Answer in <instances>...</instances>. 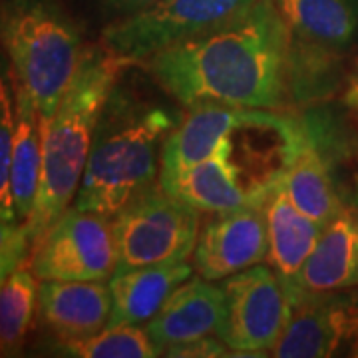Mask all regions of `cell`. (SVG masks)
<instances>
[{
	"label": "cell",
	"instance_id": "1",
	"mask_svg": "<svg viewBox=\"0 0 358 358\" xmlns=\"http://www.w3.org/2000/svg\"><path fill=\"white\" fill-rule=\"evenodd\" d=\"M287 52L289 30L275 0H255L229 22L157 52L143 64L185 108L219 102L279 110L289 100Z\"/></svg>",
	"mask_w": 358,
	"mask_h": 358
},
{
	"label": "cell",
	"instance_id": "16",
	"mask_svg": "<svg viewBox=\"0 0 358 358\" xmlns=\"http://www.w3.org/2000/svg\"><path fill=\"white\" fill-rule=\"evenodd\" d=\"M265 215L268 239L267 263L279 275L291 294L293 305H296L301 299L296 281L319 241L322 225L308 219L291 203L287 193L281 189V183L268 195Z\"/></svg>",
	"mask_w": 358,
	"mask_h": 358
},
{
	"label": "cell",
	"instance_id": "12",
	"mask_svg": "<svg viewBox=\"0 0 358 358\" xmlns=\"http://www.w3.org/2000/svg\"><path fill=\"white\" fill-rule=\"evenodd\" d=\"M289 46L343 62L358 48V0H275Z\"/></svg>",
	"mask_w": 358,
	"mask_h": 358
},
{
	"label": "cell",
	"instance_id": "19",
	"mask_svg": "<svg viewBox=\"0 0 358 358\" xmlns=\"http://www.w3.org/2000/svg\"><path fill=\"white\" fill-rule=\"evenodd\" d=\"M16 84V82H14ZM42 171V126L32 96L16 84V134H14L10 189L16 217L24 223L30 217Z\"/></svg>",
	"mask_w": 358,
	"mask_h": 358
},
{
	"label": "cell",
	"instance_id": "25",
	"mask_svg": "<svg viewBox=\"0 0 358 358\" xmlns=\"http://www.w3.org/2000/svg\"><path fill=\"white\" fill-rule=\"evenodd\" d=\"M96 2H98V8L103 14V18L108 22H112V20H120L129 14L138 13L141 8L150 6L155 0H96Z\"/></svg>",
	"mask_w": 358,
	"mask_h": 358
},
{
	"label": "cell",
	"instance_id": "27",
	"mask_svg": "<svg viewBox=\"0 0 358 358\" xmlns=\"http://www.w3.org/2000/svg\"><path fill=\"white\" fill-rule=\"evenodd\" d=\"M10 273H13V268L8 267V263H6L4 259H0V285L6 281V277H8Z\"/></svg>",
	"mask_w": 358,
	"mask_h": 358
},
{
	"label": "cell",
	"instance_id": "17",
	"mask_svg": "<svg viewBox=\"0 0 358 358\" xmlns=\"http://www.w3.org/2000/svg\"><path fill=\"white\" fill-rule=\"evenodd\" d=\"M176 129L167 136L162 150L159 178L173 176L203 162L213 152L217 141L243 122L249 108L231 103L205 102L187 108Z\"/></svg>",
	"mask_w": 358,
	"mask_h": 358
},
{
	"label": "cell",
	"instance_id": "6",
	"mask_svg": "<svg viewBox=\"0 0 358 358\" xmlns=\"http://www.w3.org/2000/svg\"><path fill=\"white\" fill-rule=\"evenodd\" d=\"M120 271L169 265L193 255L199 211L167 193L159 183L124 205L114 217Z\"/></svg>",
	"mask_w": 358,
	"mask_h": 358
},
{
	"label": "cell",
	"instance_id": "9",
	"mask_svg": "<svg viewBox=\"0 0 358 358\" xmlns=\"http://www.w3.org/2000/svg\"><path fill=\"white\" fill-rule=\"evenodd\" d=\"M38 281H106L117 267L112 217L68 209L30 251Z\"/></svg>",
	"mask_w": 358,
	"mask_h": 358
},
{
	"label": "cell",
	"instance_id": "20",
	"mask_svg": "<svg viewBox=\"0 0 358 358\" xmlns=\"http://www.w3.org/2000/svg\"><path fill=\"white\" fill-rule=\"evenodd\" d=\"M38 277L28 261L0 285V357L24 352L38 308Z\"/></svg>",
	"mask_w": 358,
	"mask_h": 358
},
{
	"label": "cell",
	"instance_id": "2",
	"mask_svg": "<svg viewBox=\"0 0 358 358\" xmlns=\"http://www.w3.org/2000/svg\"><path fill=\"white\" fill-rule=\"evenodd\" d=\"M303 122L263 108H249L203 162L159 178L167 193L199 213L265 205L299 154Z\"/></svg>",
	"mask_w": 358,
	"mask_h": 358
},
{
	"label": "cell",
	"instance_id": "8",
	"mask_svg": "<svg viewBox=\"0 0 358 358\" xmlns=\"http://www.w3.org/2000/svg\"><path fill=\"white\" fill-rule=\"evenodd\" d=\"M225 315L217 336L233 357H267L293 315L287 287L271 265L259 263L223 281Z\"/></svg>",
	"mask_w": 358,
	"mask_h": 358
},
{
	"label": "cell",
	"instance_id": "21",
	"mask_svg": "<svg viewBox=\"0 0 358 358\" xmlns=\"http://www.w3.org/2000/svg\"><path fill=\"white\" fill-rule=\"evenodd\" d=\"M44 348L50 355L74 358H154L159 348L154 345L148 329L141 324L106 327L100 333L78 338L46 343Z\"/></svg>",
	"mask_w": 358,
	"mask_h": 358
},
{
	"label": "cell",
	"instance_id": "29",
	"mask_svg": "<svg viewBox=\"0 0 358 358\" xmlns=\"http://www.w3.org/2000/svg\"><path fill=\"white\" fill-rule=\"evenodd\" d=\"M350 108H352L355 112H358V103H357V106H350Z\"/></svg>",
	"mask_w": 358,
	"mask_h": 358
},
{
	"label": "cell",
	"instance_id": "11",
	"mask_svg": "<svg viewBox=\"0 0 358 358\" xmlns=\"http://www.w3.org/2000/svg\"><path fill=\"white\" fill-rule=\"evenodd\" d=\"M265 205H243L215 213L199 229L193 267L207 281L227 277L267 261Z\"/></svg>",
	"mask_w": 358,
	"mask_h": 358
},
{
	"label": "cell",
	"instance_id": "3",
	"mask_svg": "<svg viewBox=\"0 0 358 358\" xmlns=\"http://www.w3.org/2000/svg\"><path fill=\"white\" fill-rule=\"evenodd\" d=\"M179 120L176 108L145 98L126 78H117L98 117L72 207L114 217L159 183L162 150Z\"/></svg>",
	"mask_w": 358,
	"mask_h": 358
},
{
	"label": "cell",
	"instance_id": "26",
	"mask_svg": "<svg viewBox=\"0 0 358 358\" xmlns=\"http://www.w3.org/2000/svg\"><path fill=\"white\" fill-rule=\"evenodd\" d=\"M346 102L348 106H357L358 103V66H357V76L350 82V88L346 92Z\"/></svg>",
	"mask_w": 358,
	"mask_h": 358
},
{
	"label": "cell",
	"instance_id": "14",
	"mask_svg": "<svg viewBox=\"0 0 358 358\" xmlns=\"http://www.w3.org/2000/svg\"><path fill=\"white\" fill-rule=\"evenodd\" d=\"M225 315V291L201 275L181 282L167 296L164 307L148 320V333L159 355L169 346L183 345L207 334L217 336Z\"/></svg>",
	"mask_w": 358,
	"mask_h": 358
},
{
	"label": "cell",
	"instance_id": "10",
	"mask_svg": "<svg viewBox=\"0 0 358 358\" xmlns=\"http://www.w3.org/2000/svg\"><path fill=\"white\" fill-rule=\"evenodd\" d=\"M358 341V287L305 293L293 308L273 357L324 358Z\"/></svg>",
	"mask_w": 358,
	"mask_h": 358
},
{
	"label": "cell",
	"instance_id": "24",
	"mask_svg": "<svg viewBox=\"0 0 358 358\" xmlns=\"http://www.w3.org/2000/svg\"><path fill=\"white\" fill-rule=\"evenodd\" d=\"M164 357H179V358H221L233 357V350L225 345L221 338H213L211 334L195 338L183 345L169 346L164 350Z\"/></svg>",
	"mask_w": 358,
	"mask_h": 358
},
{
	"label": "cell",
	"instance_id": "28",
	"mask_svg": "<svg viewBox=\"0 0 358 358\" xmlns=\"http://www.w3.org/2000/svg\"><path fill=\"white\" fill-rule=\"evenodd\" d=\"M352 357H358V341H357V345L352 346V352H350Z\"/></svg>",
	"mask_w": 358,
	"mask_h": 358
},
{
	"label": "cell",
	"instance_id": "5",
	"mask_svg": "<svg viewBox=\"0 0 358 358\" xmlns=\"http://www.w3.org/2000/svg\"><path fill=\"white\" fill-rule=\"evenodd\" d=\"M0 48L14 82L50 120L86 52L84 28L62 0H0Z\"/></svg>",
	"mask_w": 358,
	"mask_h": 358
},
{
	"label": "cell",
	"instance_id": "15",
	"mask_svg": "<svg viewBox=\"0 0 358 358\" xmlns=\"http://www.w3.org/2000/svg\"><path fill=\"white\" fill-rule=\"evenodd\" d=\"M352 287H358V193L346 197L343 209L322 227L296 281L301 296Z\"/></svg>",
	"mask_w": 358,
	"mask_h": 358
},
{
	"label": "cell",
	"instance_id": "4",
	"mask_svg": "<svg viewBox=\"0 0 358 358\" xmlns=\"http://www.w3.org/2000/svg\"><path fill=\"white\" fill-rule=\"evenodd\" d=\"M124 62L103 46H90L50 120L42 126V171L34 209L26 221L32 247L72 207L103 102Z\"/></svg>",
	"mask_w": 358,
	"mask_h": 358
},
{
	"label": "cell",
	"instance_id": "23",
	"mask_svg": "<svg viewBox=\"0 0 358 358\" xmlns=\"http://www.w3.org/2000/svg\"><path fill=\"white\" fill-rule=\"evenodd\" d=\"M30 251L32 243L24 223L0 213V259H4L8 267L16 271L28 261Z\"/></svg>",
	"mask_w": 358,
	"mask_h": 358
},
{
	"label": "cell",
	"instance_id": "13",
	"mask_svg": "<svg viewBox=\"0 0 358 358\" xmlns=\"http://www.w3.org/2000/svg\"><path fill=\"white\" fill-rule=\"evenodd\" d=\"M112 296L102 281H40L36 320L46 343L78 341L110 322Z\"/></svg>",
	"mask_w": 358,
	"mask_h": 358
},
{
	"label": "cell",
	"instance_id": "18",
	"mask_svg": "<svg viewBox=\"0 0 358 358\" xmlns=\"http://www.w3.org/2000/svg\"><path fill=\"white\" fill-rule=\"evenodd\" d=\"M193 267L185 261L154 267L120 271L110 277L112 296L110 327L141 324L155 317L167 296L192 277Z\"/></svg>",
	"mask_w": 358,
	"mask_h": 358
},
{
	"label": "cell",
	"instance_id": "7",
	"mask_svg": "<svg viewBox=\"0 0 358 358\" xmlns=\"http://www.w3.org/2000/svg\"><path fill=\"white\" fill-rule=\"evenodd\" d=\"M255 0H155L126 18L108 22L102 46L124 64L205 34L245 13Z\"/></svg>",
	"mask_w": 358,
	"mask_h": 358
},
{
	"label": "cell",
	"instance_id": "22",
	"mask_svg": "<svg viewBox=\"0 0 358 358\" xmlns=\"http://www.w3.org/2000/svg\"><path fill=\"white\" fill-rule=\"evenodd\" d=\"M14 134H16V84L6 54L0 48V213L16 217L10 189Z\"/></svg>",
	"mask_w": 358,
	"mask_h": 358
}]
</instances>
